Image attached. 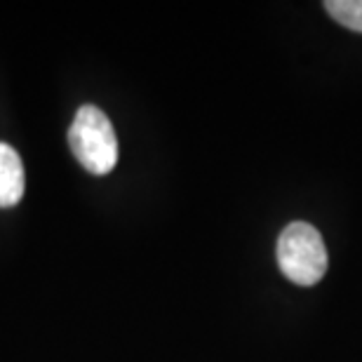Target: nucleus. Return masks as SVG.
Returning <instances> with one entry per match:
<instances>
[{
    "label": "nucleus",
    "mask_w": 362,
    "mask_h": 362,
    "mask_svg": "<svg viewBox=\"0 0 362 362\" xmlns=\"http://www.w3.org/2000/svg\"><path fill=\"white\" fill-rule=\"evenodd\" d=\"M69 146L76 160L90 175L104 177L118 163V139L111 120L101 108L85 104L78 108L74 122L69 127Z\"/></svg>",
    "instance_id": "obj_1"
},
{
    "label": "nucleus",
    "mask_w": 362,
    "mask_h": 362,
    "mask_svg": "<svg viewBox=\"0 0 362 362\" xmlns=\"http://www.w3.org/2000/svg\"><path fill=\"white\" fill-rule=\"evenodd\" d=\"M278 266L294 285L310 287L327 273V247L315 226L294 221L278 238Z\"/></svg>",
    "instance_id": "obj_2"
},
{
    "label": "nucleus",
    "mask_w": 362,
    "mask_h": 362,
    "mask_svg": "<svg viewBox=\"0 0 362 362\" xmlns=\"http://www.w3.org/2000/svg\"><path fill=\"white\" fill-rule=\"evenodd\" d=\"M24 195V165L10 144L0 141V207L17 205Z\"/></svg>",
    "instance_id": "obj_3"
},
{
    "label": "nucleus",
    "mask_w": 362,
    "mask_h": 362,
    "mask_svg": "<svg viewBox=\"0 0 362 362\" xmlns=\"http://www.w3.org/2000/svg\"><path fill=\"white\" fill-rule=\"evenodd\" d=\"M325 10L341 26L351 28L356 33H362V0H327Z\"/></svg>",
    "instance_id": "obj_4"
}]
</instances>
